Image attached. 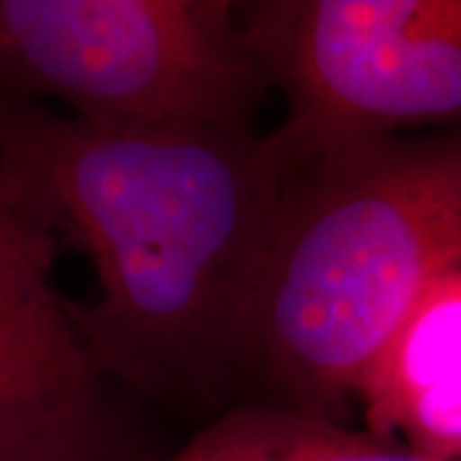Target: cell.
<instances>
[{
	"label": "cell",
	"instance_id": "obj_6",
	"mask_svg": "<svg viewBox=\"0 0 461 461\" xmlns=\"http://www.w3.org/2000/svg\"><path fill=\"white\" fill-rule=\"evenodd\" d=\"M366 430L461 461V264L430 285L359 384Z\"/></svg>",
	"mask_w": 461,
	"mask_h": 461
},
{
	"label": "cell",
	"instance_id": "obj_7",
	"mask_svg": "<svg viewBox=\"0 0 461 461\" xmlns=\"http://www.w3.org/2000/svg\"><path fill=\"white\" fill-rule=\"evenodd\" d=\"M169 461H438L379 438L372 430L346 429L341 420L249 402L226 411L198 430Z\"/></svg>",
	"mask_w": 461,
	"mask_h": 461
},
{
	"label": "cell",
	"instance_id": "obj_4",
	"mask_svg": "<svg viewBox=\"0 0 461 461\" xmlns=\"http://www.w3.org/2000/svg\"><path fill=\"white\" fill-rule=\"evenodd\" d=\"M239 18L290 115L285 167L329 149L461 129V0H251Z\"/></svg>",
	"mask_w": 461,
	"mask_h": 461
},
{
	"label": "cell",
	"instance_id": "obj_5",
	"mask_svg": "<svg viewBox=\"0 0 461 461\" xmlns=\"http://www.w3.org/2000/svg\"><path fill=\"white\" fill-rule=\"evenodd\" d=\"M57 247L0 180V461L115 446L103 379L51 280Z\"/></svg>",
	"mask_w": 461,
	"mask_h": 461
},
{
	"label": "cell",
	"instance_id": "obj_3",
	"mask_svg": "<svg viewBox=\"0 0 461 461\" xmlns=\"http://www.w3.org/2000/svg\"><path fill=\"white\" fill-rule=\"evenodd\" d=\"M272 90L229 0H0V95L115 129H249Z\"/></svg>",
	"mask_w": 461,
	"mask_h": 461
},
{
	"label": "cell",
	"instance_id": "obj_1",
	"mask_svg": "<svg viewBox=\"0 0 461 461\" xmlns=\"http://www.w3.org/2000/svg\"><path fill=\"white\" fill-rule=\"evenodd\" d=\"M285 157L251 129H115L0 95V180L98 295L69 303L100 379L213 400L241 379Z\"/></svg>",
	"mask_w": 461,
	"mask_h": 461
},
{
	"label": "cell",
	"instance_id": "obj_2",
	"mask_svg": "<svg viewBox=\"0 0 461 461\" xmlns=\"http://www.w3.org/2000/svg\"><path fill=\"white\" fill-rule=\"evenodd\" d=\"M461 264V129L387 136L287 167L249 311L241 379L341 420L433 282Z\"/></svg>",
	"mask_w": 461,
	"mask_h": 461
},
{
	"label": "cell",
	"instance_id": "obj_8",
	"mask_svg": "<svg viewBox=\"0 0 461 461\" xmlns=\"http://www.w3.org/2000/svg\"><path fill=\"white\" fill-rule=\"evenodd\" d=\"M50 461H123L118 448L111 446V448H95V451H83V454H69V456H59V459Z\"/></svg>",
	"mask_w": 461,
	"mask_h": 461
}]
</instances>
